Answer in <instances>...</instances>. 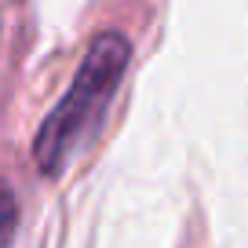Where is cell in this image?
<instances>
[{"label": "cell", "instance_id": "cell-2", "mask_svg": "<svg viewBox=\"0 0 248 248\" xmlns=\"http://www.w3.org/2000/svg\"><path fill=\"white\" fill-rule=\"evenodd\" d=\"M18 226V201L8 183H0V248H8Z\"/></svg>", "mask_w": 248, "mask_h": 248}, {"label": "cell", "instance_id": "cell-1", "mask_svg": "<svg viewBox=\"0 0 248 248\" xmlns=\"http://www.w3.org/2000/svg\"><path fill=\"white\" fill-rule=\"evenodd\" d=\"M128 59H132V44L124 33H99L88 44V55L70 92L44 117L33 142V157L44 175H59L66 161L84 146V139L102 124V113L109 109V99L117 95V84L128 70Z\"/></svg>", "mask_w": 248, "mask_h": 248}]
</instances>
